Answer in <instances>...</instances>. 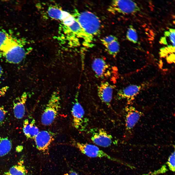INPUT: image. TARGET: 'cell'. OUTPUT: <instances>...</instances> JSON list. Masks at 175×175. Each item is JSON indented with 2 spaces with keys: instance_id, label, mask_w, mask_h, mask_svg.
<instances>
[{
  "instance_id": "6da1fadb",
  "label": "cell",
  "mask_w": 175,
  "mask_h": 175,
  "mask_svg": "<svg viewBox=\"0 0 175 175\" xmlns=\"http://www.w3.org/2000/svg\"><path fill=\"white\" fill-rule=\"evenodd\" d=\"M74 18L79 24L86 37L87 48L91 47L95 37L100 32V21L94 13L88 11H76Z\"/></svg>"
},
{
  "instance_id": "7a4b0ae2",
  "label": "cell",
  "mask_w": 175,
  "mask_h": 175,
  "mask_svg": "<svg viewBox=\"0 0 175 175\" xmlns=\"http://www.w3.org/2000/svg\"><path fill=\"white\" fill-rule=\"evenodd\" d=\"M27 52L21 41L10 35L1 46L0 54L8 62L18 64L23 60Z\"/></svg>"
},
{
  "instance_id": "3957f363",
  "label": "cell",
  "mask_w": 175,
  "mask_h": 175,
  "mask_svg": "<svg viewBox=\"0 0 175 175\" xmlns=\"http://www.w3.org/2000/svg\"><path fill=\"white\" fill-rule=\"evenodd\" d=\"M60 98L59 94L53 93L42 114L41 121L43 125H51L56 118L60 108Z\"/></svg>"
},
{
  "instance_id": "277c9868",
  "label": "cell",
  "mask_w": 175,
  "mask_h": 175,
  "mask_svg": "<svg viewBox=\"0 0 175 175\" xmlns=\"http://www.w3.org/2000/svg\"><path fill=\"white\" fill-rule=\"evenodd\" d=\"M72 144L82 153L88 157L105 158L114 162H121L118 159L111 156L94 145L81 143L75 140L72 141Z\"/></svg>"
},
{
  "instance_id": "5b68a950",
  "label": "cell",
  "mask_w": 175,
  "mask_h": 175,
  "mask_svg": "<svg viewBox=\"0 0 175 175\" xmlns=\"http://www.w3.org/2000/svg\"><path fill=\"white\" fill-rule=\"evenodd\" d=\"M109 11L113 14L117 13L123 14H133L140 10L137 4L131 0H114L108 7Z\"/></svg>"
},
{
  "instance_id": "8992f818",
  "label": "cell",
  "mask_w": 175,
  "mask_h": 175,
  "mask_svg": "<svg viewBox=\"0 0 175 175\" xmlns=\"http://www.w3.org/2000/svg\"><path fill=\"white\" fill-rule=\"evenodd\" d=\"M73 126L78 131H84L88 125V120L86 117L84 109L76 98L71 111Z\"/></svg>"
},
{
  "instance_id": "52a82bcc",
  "label": "cell",
  "mask_w": 175,
  "mask_h": 175,
  "mask_svg": "<svg viewBox=\"0 0 175 175\" xmlns=\"http://www.w3.org/2000/svg\"><path fill=\"white\" fill-rule=\"evenodd\" d=\"M92 141L96 145L104 147L110 146L113 142V137L103 128H94L88 131Z\"/></svg>"
},
{
  "instance_id": "ba28073f",
  "label": "cell",
  "mask_w": 175,
  "mask_h": 175,
  "mask_svg": "<svg viewBox=\"0 0 175 175\" xmlns=\"http://www.w3.org/2000/svg\"><path fill=\"white\" fill-rule=\"evenodd\" d=\"M92 68L96 77L104 79L111 76L112 73L111 68L103 59L95 58L92 63Z\"/></svg>"
},
{
  "instance_id": "9c48e42d",
  "label": "cell",
  "mask_w": 175,
  "mask_h": 175,
  "mask_svg": "<svg viewBox=\"0 0 175 175\" xmlns=\"http://www.w3.org/2000/svg\"><path fill=\"white\" fill-rule=\"evenodd\" d=\"M54 136L50 131H39L34 139L37 149L43 151L47 150L54 139Z\"/></svg>"
},
{
  "instance_id": "30bf717a",
  "label": "cell",
  "mask_w": 175,
  "mask_h": 175,
  "mask_svg": "<svg viewBox=\"0 0 175 175\" xmlns=\"http://www.w3.org/2000/svg\"><path fill=\"white\" fill-rule=\"evenodd\" d=\"M146 86L145 84L132 85L119 90L117 94V98L118 100L126 99L129 104L134 99L135 97Z\"/></svg>"
},
{
  "instance_id": "8fae6325",
  "label": "cell",
  "mask_w": 175,
  "mask_h": 175,
  "mask_svg": "<svg viewBox=\"0 0 175 175\" xmlns=\"http://www.w3.org/2000/svg\"><path fill=\"white\" fill-rule=\"evenodd\" d=\"M115 86L106 81L101 83L97 88L98 96L102 102L108 107L111 106Z\"/></svg>"
},
{
  "instance_id": "7c38bea8",
  "label": "cell",
  "mask_w": 175,
  "mask_h": 175,
  "mask_svg": "<svg viewBox=\"0 0 175 175\" xmlns=\"http://www.w3.org/2000/svg\"><path fill=\"white\" fill-rule=\"evenodd\" d=\"M125 111L126 129L129 132H130L143 114L132 106L126 107Z\"/></svg>"
},
{
  "instance_id": "4fadbf2b",
  "label": "cell",
  "mask_w": 175,
  "mask_h": 175,
  "mask_svg": "<svg viewBox=\"0 0 175 175\" xmlns=\"http://www.w3.org/2000/svg\"><path fill=\"white\" fill-rule=\"evenodd\" d=\"M27 96V93L24 92L20 96L16 98L13 102L14 115L15 117L17 119H22L25 115V105Z\"/></svg>"
},
{
  "instance_id": "5bb4252c",
  "label": "cell",
  "mask_w": 175,
  "mask_h": 175,
  "mask_svg": "<svg viewBox=\"0 0 175 175\" xmlns=\"http://www.w3.org/2000/svg\"><path fill=\"white\" fill-rule=\"evenodd\" d=\"M23 131L27 139H34L39 131L38 128L36 125L35 121L34 119L31 120L26 119L24 121Z\"/></svg>"
},
{
  "instance_id": "9a60e30c",
  "label": "cell",
  "mask_w": 175,
  "mask_h": 175,
  "mask_svg": "<svg viewBox=\"0 0 175 175\" xmlns=\"http://www.w3.org/2000/svg\"><path fill=\"white\" fill-rule=\"evenodd\" d=\"M12 148L11 141L8 137L0 136V157L8 154Z\"/></svg>"
},
{
  "instance_id": "2e32d148",
  "label": "cell",
  "mask_w": 175,
  "mask_h": 175,
  "mask_svg": "<svg viewBox=\"0 0 175 175\" xmlns=\"http://www.w3.org/2000/svg\"><path fill=\"white\" fill-rule=\"evenodd\" d=\"M63 11L58 7L52 6L49 8L47 13L51 18L62 20Z\"/></svg>"
},
{
  "instance_id": "e0dca14e",
  "label": "cell",
  "mask_w": 175,
  "mask_h": 175,
  "mask_svg": "<svg viewBox=\"0 0 175 175\" xmlns=\"http://www.w3.org/2000/svg\"><path fill=\"white\" fill-rule=\"evenodd\" d=\"M105 47L108 53L114 57L116 56L120 50V44L118 40L112 42Z\"/></svg>"
},
{
  "instance_id": "ac0fdd59",
  "label": "cell",
  "mask_w": 175,
  "mask_h": 175,
  "mask_svg": "<svg viewBox=\"0 0 175 175\" xmlns=\"http://www.w3.org/2000/svg\"><path fill=\"white\" fill-rule=\"evenodd\" d=\"M9 172L11 175H26L27 171L24 166L19 164L11 167Z\"/></svg>"
},
{
  "instance_id": "d6986e66",
  "label": "cell",
  "mask_w": 175,
  "mask_h": 175,
  "mask_svg": "<svg viewBox=\"0 0 175 175\" xmlns=\"http://www.w3.org/2000/svg\"><path fill=\"white\" fill-rule=\"evenodd\" d=\"M126 36L129 41L134 44L137 43L138 36L136 30L132 25H130L127 30Z\"/></svg>"
},
{
  "instance_id": "ffe728a7",
  "label": "cell",
  "mask_w": 175,
  "mask_h": 175,
  "mask_svg": "<svg viewBox=\"0 0 175 175\" xmlns=\"http://www.w3.org/2000/svg\"><path fill=\"white\" fill-rule=\"evenodd\" d=\"M175 29L169 28L168 31H166L164 32V35L166 37H168L173 45L175 46Z\"/></svg>"
},
{
  "instance_id": "44dd1931",
  "label": "cell",
  "mask_w": 175,
  "mask_h": 175,
  "mask_svg": "<svg viewBox=\"0 0 175 175\" xmlns=\"http://www.w3.org/2000/svg\"><path fill=\"white\" fill-rule=\"evenodd\" d=\"M117 40V38L115 36L110 35L106 36L101 40L102 43L105 46L112 42Z\"/></svg>"
},
{
  "instance_id": "7402d4cb",
  "label": "cell",
  "mask_w": 175,
  "mask_h": 175,
  "mask_svg": "<svg viewBox=\"0 0 175 175\" xmlns=\"http://www.w3.org/2000/svg\"><path fill=\"white\" fill-rule=\"evenodd\" d=\"M167 164L169 169L172 171H175V152H174L169 156Z\"/></svg>"
},
{
  "instance_id": "603a6c76",
  "label": "cell",
  "mask_w": 175,
  "mask_h": 175,
  "mask_svg": "<svg viewBox=\"0 0 175 175\" xmlns=\"http://www.w3.org/2000/svg\"><path fill=\"white\" fill-rule=\"evenodd\" d=\"M9 35L6 32L0 30V49L2 45Z\"/></svg>"
},
{
  "instance_id": "cb8c5ba5",
  "label": "cell",
  "mask_w": 175,
  "mask_h": 175,
  "mask_svg": "<svg viewBox=\"0 0 175 175\" xmlns=\"http://www.w3.org/2000/svg\"><path fill=\"white\" fill-rule=\"evenodd\" d=\"M7 111L4 107L0 106V123L2 124L3 122Z\"/></svg>"
},
{
  "instance_id": "d4e9b609",
  "label": "cell",
  "mask_w": 175,
  "mask_h": 175,
  "mask_svg": "<svg viewBox=\"0 0 175 175\" xmlns=\"http://www.w3.org/2000/svg\"><path fill=\"white\" fill-rule=\"evenodd\" d=\"M9 88L8 86H5L0 88V97L5 95Z\"/></svg>"
},
{
  "instance_id": "484cf974",
  "label": "cell",
  "mask_w": 175,
  "mask_h": 175,
  "mask_svg": "<svg viewBox=\"0 0 175 175\" xmlns=\"http://www.w3.org/2000/svg\"><path fill=\"white\" fill-rule=\"evenodd\" d=\"M23 149V147L21 145L17 146L16 149V150L18 152H19L22 151Z\"/></svg>"
},
{
  "instance_id": "4316f807",
  "label": "cell",
  "mask_w": 175,
  "mask_h": 175,
  "mask_svg": "<svg viewBox=\"0 0 175 175\" xmlns=\"http://www.w3.org/2000/svg\"><path fill=\"white\" fill-rule=\"evenodd\" d=\"M68 175H79L76 172L73 170L70 171L68 174Z\"/></svg>"
},
{
  "instance_id": "83f0119b",
  "label": "cell",
  "mask_w": 175,
  "mask_h": 175,
  "mask_svg": "<svg viewBox=\"0 0 175 175\" xmlns=\"http://www.w3.org/2000/svg\"><path fill=\"white\" fill-rule=\"evenodd\" d=\"M161 39V41L162 42V43H163V44H167V43L166 42V40L165 39V37H163Z\"/></svg>"
},
{
  "instance_id": "f1b7e54d",
  "label": "cell",
  "mask_w": 175,
  "mask_h": 175,
  "mask_svg": "<svg viewBox=\"0 0 175 175\" xmlns=\"http://www.w3.org/2000/svg\"><path fill=\"white\" fill-rule=\"evenodd\" d=\"M3 73V70L2 69L1 66L0 65V78L1 76Z\"/></svg>"
},
{
  "instance_id": "f546056e",
  "label": "cell",
  "mask_w": 175,
  "mask_h": 175,
  "mask_svg": "<svg viewBox=\"0 0 175 175\" xmlns=\"http://www.w3.org/2000/svg\"><path fill=\"white\" fill-rule=\"evenodd\" d=\"M3 175H11L9 172H6L4 173Z\"/></svg>"
}]
</instances>
